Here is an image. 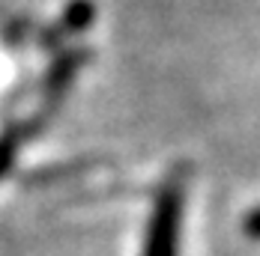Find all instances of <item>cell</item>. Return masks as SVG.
<instances>
[{"mask_svg":"<svg viewBox=\"0 0 260 256\" xmlns=\"http://www.w3.org/2000/svg\"><path fill=\"white\" fill-rule=\"evenodd\" d=\"M12 161H15V140L12 137H0V179L9 173Z\"/></svg>","mask_w":260,"mask_h":256,"instance_id":"cell-3","label":"cell"},{"mask_svg":"<svg viewBox=\"0 0 260 256\" xmlns=\"http://www.w3.org/2000/svg\"><path fill=\"white\" fill-rule=\"evenodd\" d=\"M245 232L251 238H260V208H254L248 218H245Z\"/></svg>","mask_w":260,"mask_h":256,"instance_id":"cell-4","label":"cell"},{"mask_svg":"<svg viewBox=\"0 0 260 256\" xmlns=\"http://www.w3.org/2000/svg\"><path fill=\"white\" fill-rule=\"evenodd\" d=\"M180 224H182V185L168 182L161 188L147 227L144 256H177L180 250Z\"/></svg>","mask_w":260,"mask_h":256,"instance_id":"cell-1","label":"cell"},{"mask_svg":"<svg viewBox=\"0 0 260 256\" xmlns=\"http://www.w3.org/2000/svg\"><path fill=\"white\" fill-rule=\"evenodd\" d=\"M90 18H93V6H90L87 0H78V3H72L69 12H66V27H69V30H84V27L90 24Z\"/></svg>","mask_w":260,"mask_h":256,"instance_id":"cell-2","label":"cell"}]
</instances>
